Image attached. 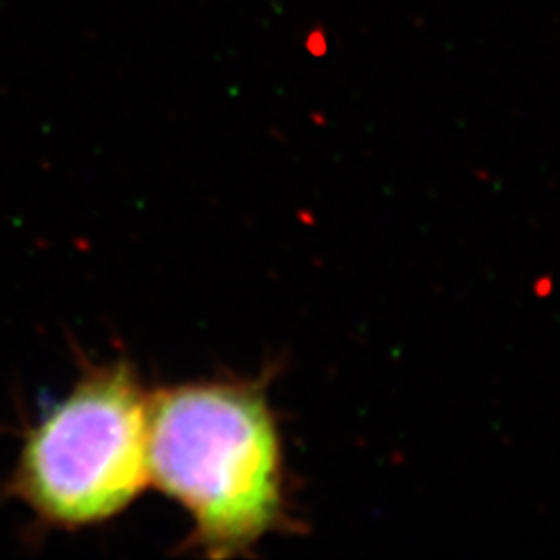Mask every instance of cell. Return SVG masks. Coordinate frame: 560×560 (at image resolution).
Returning <instances> with one entry per match:
<instances>
[{"mask_svg":"<svg viewBox=\"0 0 560 560\" xmlns=\"http://www.w3.org/2000/svg\"><path fill=\"white\" fill-rule=\"evenodd\" d=\"M148 474L196 523L210 555L243 552L280 525L277 423L258 386L187 384L148 402Z\"/></svg>","mask_w":560,"mask_h":560,"instance_id":"cell-1","label":"cell"},{"mask_svg":"<svg viewBox=\"0 0 560 560\" xmlns=\"http://www.w3.org/2000/svg\"><path fill=\"white\" fill-rule=\"evenodd\" d=\"M150 480L148 400L127 363L83 381L27 432L13 494L55 527L127 509Z\"/></svg>","mask_w":560,"mask_h":560,"instance_id":"cell-2","label":"cell"}]
</instances>
